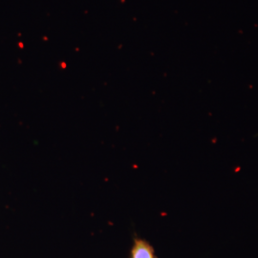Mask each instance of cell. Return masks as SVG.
Returning a JSON list of instances; mask_svg holds the SVG:
<instances>
[{
	"label": "cell",
	"mask_w": 258,
	"mask_h": 258,
	"mask_svg": "<svg viewBox=\"0 0 258 258\" xmlns=\"http://www.w3.org/2000/svg\"><path fill=\"white\" fill-rule=\"evenodd\" d=\"M130 258H157L154 248L147 240L135 237L130 249Z\"/></svg>",
	"instance_id": "obj_1"
}]
</instances>
